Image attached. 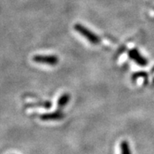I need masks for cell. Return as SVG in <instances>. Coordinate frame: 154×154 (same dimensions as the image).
I'll return each mask as SVG.
<instances>
[{"mask_svg": "<svg viewBox=\"0 0 154 154\" xmlns=\"http://www.w3.org/2000/svg\"><path fill=\"white\" fill-rule=\"evenodd\" d=\"M73 28L79 35H81L82 36L84 37L87 41H89L92 44H97L100 43L99 36L95 33H94L91 30L87 29L83 24L77 23V24H74Z\"/></svg>", "mask_w": 154, "mask_h": 154, "instance_id": "cell-1", "label": "cell"}, {"mask_svg": "<svg viewBox=\"0 0 154 154\" xmlns=\"http://www.w3.org/2000/svg\"><path fill=\"white\" fill-rule=\"evenodd\" d=\"M32 61L38 64L47 65L51 66L57 65L59 61L57 56L52 54H36L32 57Z\"/></svg>", "mask_w": 154, "mask_h": 154, "instance_id": "cell-2", "label": "cell"}, {"mask_svg": "<svg viewBox=\"0 0 154 154\" xmlns=\"http://www.w3.org/2000/svg\"><path fill=\"white\" fill-rule=\"evenodd\" d=\"M128 55H129V57L131 59L132 61H134V62L137 64L139 66H142V67H145L146 65H148V61L147 59L142 56L141 54V53L139 52V51H138L137 49L134 48L131 49L129 53H128Z\"/></svg>", "mask_w": 154, "mask_h": 154, "instance_id": "cell-3", "label": "cell"}, {"mask_svg": "<svg viewBox=\"0 0 154 154\" xmlns=\"http://www.w3.org/2000/svg\"><path fill=\"white\" fill-rule=\"evenodd\" d=\"M64 113L61 110H57L50 113H44L40 116V120L43 121H54V120H59L64 118Z\"/></svg>", "mask_w": 154, "mask_h": 154, "instance_id": "cell-4", "label": "cell"}, {"mask_svg": "<svg viewBox=\"0 0 154 154\" xmlns=\"http://www.w3.org/2000/svg\"><path fill=\"white\" fill-rule=\"evenodd\" d=\"M70 98H71V96H70L69 94L65 93L61 94V97H59L58 100H57V108L59 109H61L65 107L69 102Z\"/></svg>", "mask_w": 154, "mask_h": 154, "instance_id": "cell-5", "label": "cell"}, {"mask_svg": "<svg viewBox=\"0 0 154 154\" xmlns=\"http://www.w3.org/2000/svg\"><path fill=\"white\" fill-rule=\"evenodd\" d=\"M120 150H121V154H131L129 142L126 140L122 141L120 143Z\"/></svg>", "mask_w": 154, "mask_h": 154, "instance_id": "cell-6", "label": "cell"}]
</instances>
